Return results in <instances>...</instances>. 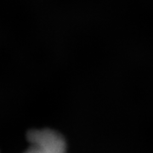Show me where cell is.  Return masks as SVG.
Instances as JSON below:
<instances>
[{
  "instance_id": "obj_1",
  "label": "cell",
  "mask_w": 153,
  "mask_h": 153,
  "mask_svg": "<svg viewBox=\"0 0 153 153\" xmlns=\"http://www.w3.org/2000/svg\"><path fill=\"white\" fill-rule=\"evenodd\" d=\"M33 146L27 153H65V146L59 135L52 132H36L31 138Z\"/></svg>"
}]
</instances>
